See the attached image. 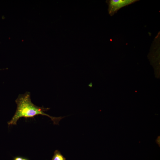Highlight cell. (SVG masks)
<instances>
[{
	"label": "cell",
	"mask_w": 160,
	"mask_h": 160,
	"mask_svg": "<svg viewBox=\"0 0 160 160\" xmlns=\"http://www.w3.org/2000/svg\"><path fill=\"white\" fill-rule=\"evenodd\" d=\"M52 160H66L59 151L56 150L54 153Z\"/></svg>",
	"instance_id": "cell-3"
},
{
	"label": "cell",
	"mask_w": 160,
	"mask_h": 160,
	"mask_svg": "<svg viewBox=\"0 0 160 160\" xmlns=\"http://www.w3.org/2000/svg\"><path fill=\"white\" fill-rule=\"evenodd\" d=\"M137 0H110L107 1L108 12L111 16L113 15L120 8L137 1Z\"/></svg>",
	"instance_id": "cell-2"
},
{
	"label": "cell",
	"mask_w": 160,
	"mask_h": 160,
	"mask_svg": "<svg viewBox=\"0 0 160 160\" xmlns=\"http://www.w3.org/2000/svg\"><path fill=\"white\" fill-rule=\"evenodd\" d=\"M14 160H28L26 159H23L21 157H17Z\"/></svg>",
	"instance_id": "cell-4"
},
{
	"label": "cell",
	"mask_w": 160,
	"mask_h": 160,
	"mask_svg": "<svg viewBox=\"0 0 160 160\" xmlns=\"http://www.w3.org/2000/svg\"><path fill=\"white\" fill-rule=\"evenodd\" d=\"M15 101L17 105V109L11 119L7 122L9 126L16 125L18 120L21 117H33L39 115L49 117L54 124H58L60 121L65 117H53L45 113L44 112L50 108L40 107L34 104L31 102L29 92L20 94Z\"/></svg>",
	"instance_id": "cell-1"
},
{
	"label": "cell",
	"mask_w": 160,
	"mask_h": 160,
	"mask_svg": "<svg viewBox=\"0 0 160 160\" xmlns=\"http://www.w3.org/2000/svg\"><path fill=\"white\" fill-rule=\"evenodd\" d=\"M2 70V69H0V70Z\"/></svg>",
	"instance_id": "cell-5"
}]
</instances>
